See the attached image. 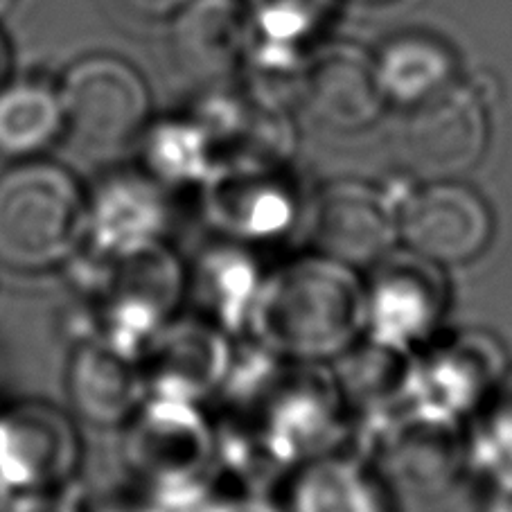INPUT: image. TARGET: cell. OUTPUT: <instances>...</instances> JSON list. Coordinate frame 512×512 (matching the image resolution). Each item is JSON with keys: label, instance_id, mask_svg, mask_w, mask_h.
<instances>
[{"label": "cell", "instance_id": "obj_15", "mask_svg": "<svg viewBox=\"0 0 512 512\" xmlns=\"http://www.w3.org/2000/svg\"><path fill=\"white\" fill-rule=\"evenodd\" d=\"M190 0H120L129 14L149 21H163L179 14Z\"/></svg>", "mask_w": 512, "mask_h": 512}, {"label": "cell", "instance_id": "obj_7", "mask_svg": "<svg viewBox=\"0 0 512 512\" xmlns=\"http://www.w3.org/2000/svg\"><path fill=\"white\" fill-rule=\"evenodd\" d=\"M167 208L147 172H116L88 194L86 244L100 255H127L163 242Z\"/></svg>", "mask_w": 512, "mask_h": 512}, {"label": "cell", "instance_id": "obj_2", "mask_svg": "<svg viewBox=\"0 0 512 512\" xmlns=\"http://www.w3.org/2000/svg\"><path fill=\"white\" fill-rule=\"evenodd\" d=\"M57 91L66 134L88 149H120L140 140L149 125L152 93L122 57L97 52L73 61Z\"/></svg>", "mask_w": 512, "mask_h": 512}, {"label": "cell", "instance_id": "obj_12", "mask_svg": "<svg viewBox=\"0 0 512 512\" xmlns=\"http://www.w3.org/2000/svg\"><path fill=\"white\" fill-rule=\"evenodd\" d=\"M384 95L413 104L452 82L449 57L438 43L402 39L384 52L375 64Z\"/></svg>", "mask_w": 512, "mask_h": 512}, {"label": "cell", "instance_id": "obj_14", "mask_svg": "<svg viewBox=\"0 0 512 512\" xmlns=\"http://www.w3.org/2000/svg\"><path fill=\"white\" fill-rule=\"evenodd\" d=\"M7 512H84V503L73 481L59 488L12 497L7 503Z\"/></svg>", "mask_w": 512, "mask_h": 512}, {"label": "cell", "instance_id": "obj_8", "mask_svg": "<svg viewBox=\"0 0 512 512\" xmlns=\"http://www.w3.org/2000/svg\"><path fill=\"white\" fill-rule=\"evenodd\" d=\"M397 235V222L375 190L359 183H337L323 192L314 240L339 264L377 260Z\"/></svg>", "mask_w": 512, "mask_h": 512}, {"label": "cell", "instance_id": "obj_10", "mask_svg": "<svg viewBox=\"0 0 512 512\" xmlns=\"http://www.w3.org/2000/svg\"><path fill=\"white\" fill-rule=\"evenodd\" d=\"M66 136L57 86L39 79H10L0 88V156L39 158Z\"/></svg>", "mask_w": 512, "mask_h": 512}, {"label": "cell", "instance_id": "obj_16", "mask_svg": "<svg viewBox=\"0 0 512 512\" xmlns=\"http://www.w3.org/2000/svg\"><path fill=\"white\" fill-rule=\"evenodd\" d=\"M14 70V50L12 43L7 39V34L0 30V88L12 79Z\"/></svg>", "mask_w": 512, "mask_h": 512}, {"label": "cell", "instance_id": "obj_5", "mask_svg": "<svg viewBox=\"0 0 512 512\" xmlns=\"http://www.w3.org/2000/svg\"><path fill=\"white\" fill-rule=\"evenodd\" d=\"M397 233L416 258L461 264L492 240V215L479 192L454 179L431 181L406 201Z\"/></svg>", "mask_w": 512, "mask_h": 512}, {"label": "cell", "instance_id": "obj_4", "mask_svg": "<svg viewBox=\"0 0 512 512\" xmlns=\"http://www.w3.org/2000/svg\"><path fill=\"white\" fill-rule=\"evenodd\" d=\"M402 161L431 181L456 179L481 161L488 118L476 95L449 82L409 104L400 134Z\"/></svg>", "mask_w": 512, "mask_h": 512}, {"label": "cell", "instance_id": "obj_1", "mask_svg": "<svg viewBox=\"0 0 512 512\" xmlns=\"http://www.w3.org/2000/svg\"><path fill=\"white\" fill-rule=\"evenodd\" d=\"M88 192L48 158L12 161L0 172V264L46 273L73 262L86 244Z\"/></svg>", "mask_w": 512, "mask_h": 512}, {"label": "cell", "instance_id": "obj_3", "mask_svg": "<svg viewBox=\"0 0 512 512\" xmlns=\"http://www.w3.org/2000/svg\"><path fill=\"white\" fill-rule=\"evenodd\" d=\"M82 440L66 413L46 402L0 409V492L19 494L73 483Z\"/></svg>", "mask_w": 512, "mask_h": 512}, {"label": "cell", "instance_id": "obj_18", "mask_svg": "<svg viewBox=\"0 0 512 512\" xmlns=\"http://www.w3.org/2000/svg\"><path fill=\"white\" fill-rule=\"evenodd\" d=\"M104 512H134V510H122V508H116V510H113V508H111V510H104Z\"/></svg>", "mask_w": 512, "mask_h": 512}, {"label": "cell", "instance_id": "obj_13", "mask_svg": "<svg viewBox=\"0 0 512 512\" xmlns=\"http://www.w3.org/2000/svg\"><path fill=\"white\" fill-rule=\"evenodd\" d=\"M145 172L158 183H183L199 172L201 143L197 131L181 122H149L140 136Z\"/></svg>", "mask_w": 512, "mask_h": 512}, {"label": "cell", "instance_id": "obj_9", "mask_svg": "<svg viewBox=\"0 0 512 512\" xmlns=\"http://www.w3.org/2000/svg\"><path fill=\"white\" fill-rule=\"evenodd\" d=\"M384 91L375 64L355 50L339 48L319 59L307 84V102L323 125L355 131L373 122L382 111Z\"/></svg>", "mask_w": 512, "mask_h": 512}, {"label": "cell", "instance_id": "obj_11", "mask_svg": "<svg viewBox=\"0 0 512 512\" xmlns=\"http://www.w3.org/2000/svg\"><path fill=\"white\" fill-rule=\"evenodd\" d=\"M242 16L233 0H190L176 14L174 55L194 73H213L235 57Z\"/></svg>", "mask_w": 512, "mask_h": 512}, {"label": "cell", "instance_id": "obj_6", "mask_svg": "<svg viewBox=\"0 0 512 512\" xmlns=\"http://www.w3.org/2000/svg\"><path fill=\"white\" fill-rule=\"evenodd\" d=\"M68 400L88 425L125 427L145 402L147 382L140 361L102 339H82L66 368Z\"/></svg>", "mask_w": 512, "mask_h": 512}, {"label": "cell", "instance_id": "obj_17", "mask_svg": "<svg viewBox=\"0 0 512 512\" xmlns=\"http://www.w3.org/2000/svg\"><path fill=\"white\" fill-rule=\"evenodd\" d=\"M14 5V0H0V16L7 14V10Z\"/></svg>", "mask_w": 512, "mask_h": 512}]
</instances>
